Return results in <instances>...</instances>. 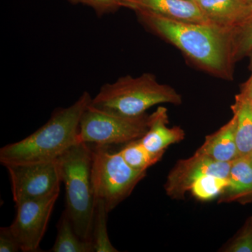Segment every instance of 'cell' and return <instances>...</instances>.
<instances>
[{"instance_id": "cell-26", "label": "cell", "mask_w": 252, "mask_h": 252, "mask_svg": "<svg viewBox=\"0 0 252 252\" xmlns=\"http://www.w3.org/2000/svg\"><path fill=\"white\" fill-rule=\"evenodd\" d=\"M190 1H195V2H197V1H198V0H190Z\"/></svg>"}, {"instance_id": "cell-22", "label": "cell", "mask_w": 252, "mask_h": 252, "mask_svg": "<svg viewBox=\"0 0 252 252\" xmlns=\"http://www.w3.org/2000/svg\"><path fill=\"white\" fill-rule=\"evenodd\" d=\"M70 4H83L94 10L97 16L112 14L122 7V0H67Z\"/></svg>"}, {"instance_id": "cell-4", "label": "cell", "mask_w": 252, "mask_h": 252, "mask_svg": "<svg viewBox=\"0 0 252 252\" xmlns=\"http://www.w3.org/2000/svg\"><path fill=\"white\" fill-rule=\"evenodd\" d=\"M182 102V96L173 88L160 84L154 74L144 73L136 77L124 76L104 84L91 104L106 112L138 117L157 104Z\"/></svg>"}, {"instance_id": "cell-8", "label": "cell", "mask_w": 252, "mask_h": 252, "mask_svg": "<svg viewBox=\"0 0 252 252\" xmlns=\"http://www.w3.org/2000/svg\"><path fill=\"white\" fill-rule=\"evenodd\" d=\"M60 190L45 198L16 204V218L10 225L21 251L41 252L39 245L45 234Z\"/></svg>"}, {"instance_id": "cell-12", "label": "cell", "mask_w": 252, "mask_h": 252, "mask_svg": "<svg viewBox=\"0 0 252 252\" xmlns=\"http://www.w3.org/2000/svg\"><path fill=\"white\" fill-rule=\"evenodd\" d=\"M197 3L210 23L228 33L248 14L252 0H198Z\"/></svg>"}, {"instance_id": "cell-25", "label": "cell", "mask_w": 252, "mask_h": 252, "mask_svg": "<svg viewBox=\"0 0 252 252\" xmlns=\"http://www.w3.org/2000/svg\"><path fill=\"white\" fill-rule=\"evenodd\" d=\"M249 158H250V160H251V161L252 162V152H251V154L249 155Z\"/></svg>"}, {"instance_id": "cell-5", "label": "cell", "mask_w": 252, "mask_h": 252, "mask_svg": "<svg viewBox=\"0 0 252 252\" xmlns=\"http://www.w3.org/2000/svg\"><path fill=\"white\" fill-rule=\"evenodd\" d=\"M92 157L91 177L94 200L103 203L110 212L130 195L147 171L131 167L120 152H112L109 146L94 145Z\"/></svg>"}, {"instance_id": "cell-3", "label": "cell", "mask_w": 252, "mask_h": 252, "mask_svg": "<svg viewBox=\"0 0 252 252\" xmlns=\"http://www.w3.org/2000/svg\"><path fill=\"white\" fill-rule=\"evenodd\" d=\"M92 148L79 142L57 159L65 187L66 209L78 235L93 243L95 200L91 177Z\"/></svg>"}, {"instance_id": "cell-7", "label": "cell", "mask_w": 252, "mask_h": 252, "mask_svg": "<svg viewBox=\"0 0 252 252\" xmlns=\"http://www.w3.org/2000/svg\"><path fill=\"white\" fill-rule=\"evenodd\" d=\"M6 167L9 172L16 205L27 200L45 198L61 188L62 180L57 160L14 164Z\"/></svg>"}, {"instance_id": "cell-16", "label": "cell", "mask_w": 252, "mask_h": 252, "mask_svg": "<svg viewBox=\"0 0 252 252\" xmlns=\"http://www.w3.org/2000/svg\"><path fill=\"white\" fill-rule=\"evenodd\" d=\"M58 234L54 245L49 252H93L94 243L83 240L78 235L67 212L64 210L58 224Z\"/></svg>"}, {"instance_id": "cell-13", "label": "cell", "mask_w": 252, "mask_h": 252, "mask_svg": "<svg viewBox=\"0 0 252 252\" xmlns=\"http://www.w3.org/2000/svg\"><path fill=\"white\" fill-rule=\"evenodd\" d=\"M234 117L214 132L205 137V142L196 151L220 162H233L239 157L235 136Z\"/></svg>"}, {"instance_id": "cell-15", "label": "cell", "mask_w": 252, "mask_h": 252, "mask_svg": "<svg viewBox=\"0 0 252 252\" xmlns=\"http://www.w3.org/2000/svg\"><path fill=\"white\" fill-rule=\"evenodd\" d=\"M227 199L234 200L252 194V162L249 156L233 160L228 177Z\"/></svg>"}, {"instance_id": "cell-17", "label": "cell", "mask_w": 252, "mask_h": 252, "mask_svg": "<svg viewBox=\"0 0 252 252\" xmlns=\"http://www.w3.org/2000/svg\"><path fill=\"white\" fill-rule=\"evenodd\" d=\"M232 64L252 52V5L245 17L228 32Z\"/></svg>"}, {"instance_id": "cell-23", "label": "cell", "mask_w": 252, "mask_h": 252, "mask_svg": "<svg viewBox=\"0 0 252 252\" xmlns=\"http://www.w3.org/2000/svg\"><path fill=\"white\" fill-rule=\"evenodd\" d=\"M21 250V246L10 226L0 228V252H16Z\"/></svg>"}, {"instance_id": "cell-19", "label": "cell", "mask_w": 252, "mask_h": 252, "mask_svg": "<svg viewBox=\"0 0 252 252\" xmlns=\"http://www.w3.org/2000/svg\"><path fill=\"white\" fill-rule=\"evenodd\" d=\"M109 213L103 203L101 201H95L93 230V243L94 252H119L113 246L107 233V223Z\"/></svg>"}, {"instance_id": "cell-21", "label": "cell", "mask_w": 252, "mask_h": 252, "mask_svg": "<svg viewBox=\"0 0 252 252\" xmlns=\"http://www.w3.org/2000/svg\"><path fill=\"white\" fill-rule=\"evenodd\" d=\"M223 251L252 252V217L246 220L242 229Z\"/></svg>"}, {"instance_id": "cell-1", "label": "cell", "mask_w": 252, "mask_h": 252, "mask_svg": "<svg viewBox=\"0 0 252 252\" xmlns=\"http://www.w3.org/2000/svg\"><path fill=\"white\" fill-rule=\"evenodd\" d=\"M141 23L171 43L189 59L212 74L230 75L228 33L211 23L175 21L147 11H136Z\"/></svg>"}, {"instance_id": "cell-6", "label": "cell", "mask_w": 252, "mask_h": 252, "mask_svg": "<svg viewBox=\"0 0 252 252\" xmlns=\"http://www.w3.org/2000/svg\"><path fill=\"white\" fill-rule=\"evenodd\" d=\"M149 126L148 114L127 117L95 108L90 103L81 119L78 142L100 146L128 143L142 138Z\"/></svg>"}, {"instance_id": "cell-11", "label": "cell", "mask_w": 252, "mask_h": 252, "mask_svg": "<svg viewBox=\"0 0 252 252\" xmlns=\"http://www.w3.org/2000/svg\"><path fill=\"white\" fill-rule=\"evenodd\" d=\"M168 124V114L165 107H158L149 115L148 130L140 140L151 153L164 154L169 145L185 139V131L178 126L169 127Z\"/></svg>"}, {"instance_id": "cell-18", "label": "cell", "mask_w": 252, "mask_h": 252, "mask_svg": "<svg viewBox=\"0 0 252 252\" xmlns=\"http://www.w3.org/2000/svg\"><path fill=\"white\" fill-rule=\"evenodd\" d=\"M119 152L131 167L139 171H147L149 167L158 162L163 156V154H154L149 152L140 139L126 144Z\"/></svg>"}, {"instance_id": "cell-9", "label": "cell", "mask_w": 252, "mask_h": 252, "mask_svg": "<svg viewBox=\"0 0 252 252\" xmlns=\"http://www.w3.org/2000/svg\"><path fill=\"white\" fill-rule=\"evenodd\" d=\"M232 162H220L195 152L191 157L179 160L167 177L165 191L172 198H182L195 180L204 175L228 178Z\"/></svg>"}, {"instance_id": "cell-2", "label": "cell", "mask_w": 252, "mask_h": 252, "mask_svg": "<svg viewBox=\"0 0 252 252\" xmlns=\"http://www.w3.org/2000/svg\"><path fill=\"white\" fill-rule=\"evenodd\" d=\"M92 97L85 91L72 105L55 109L49 120L31 135L0 149L4 166L57 160L78 142L79 124Z\"/></svg>"}, {"instance_id": "cell-14", "label": "cell", "mask_w": 252, "mask_h": 252, "mask_svg": "<svg viewBox=\"0 0 252 252\" xmlns=\"http://www.w3.org/2000/svg\"><path fill=\"white\" fill-rule=\"evenodd\" d=\"M231 109L235 121V142L238 156L246 157L252 152V104L238 94Z\"/></svg>"}, {"instance_id": "cell-24", "label": "cell", "mask_w": 252, "mask_h": 252, "mask_svg": "<svg viewBox=\"0 0 252 252\" xmlns=\"http://www.w3.org/2000/svg\"><path fill=\"white\" fill-rule=\"evenodd\" d=\"M238 95L252 104V74L249 80L243 86L241 92L238 94Z\"/></svg>"}, {"instance_id": "cell-10", "label": "cell", "mask_w": 252, "mask_h": 252, "mask_svg": "<svg viewBox=\"0 0 252 252\" xmlns=\"http://www.w3.org/2000/svg\"><path fill=\"white\" fill-rule=\"evenodd\" d=\"M122 7L135 12L147 11L175 21L210 23L198 3L190 0H122Z\"/></svg>"}, {"instance_id": "cell-20", "label": "cell", "mask_w": 252, "mask_h": 252, "mask_svg": "<svg viewBox=\"0 0 252 252\" xmlns=\"http://www.w3.org/2000/svg\"><path fill=\"white\" fill-rule=\"evenodd\" d=\"M228 187V178L215 175H204L193 182L190 191L200 200H210L226 190Z\"/></svg>"}]
</instances>
